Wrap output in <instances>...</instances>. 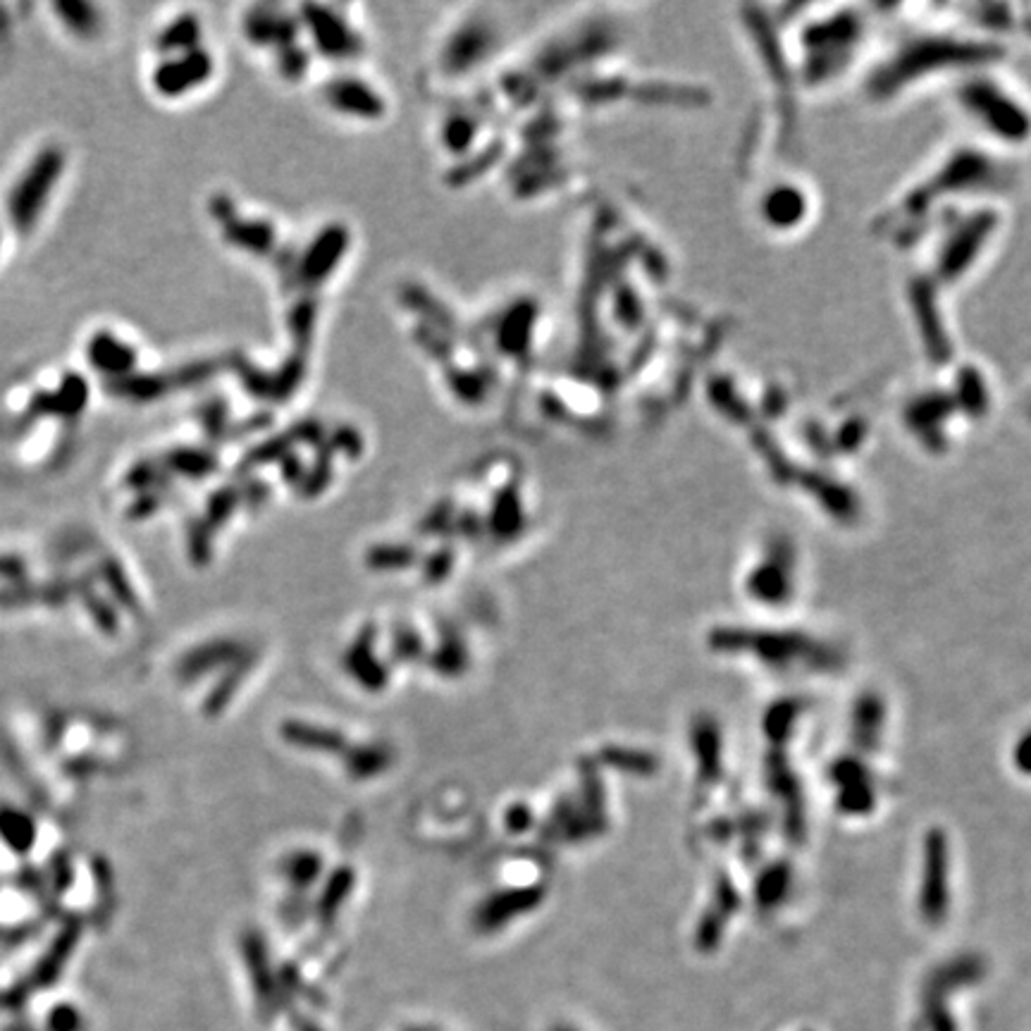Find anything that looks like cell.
<instances>
[{
	"instance_id": "6da1fadb",
	"label": "cell",
	"mask_w": 1031,
	"mask_h": 1031,
	"mask_svg": "<svg viewBox=\"0 0 1031 1031\" xmlns=\"http://www.w3.org/2000/svg\"><path fill=\"white\" fill-rule=\"evenodd\" d=\"M63 172V156L60 151H46L29 165L20 182L10 194V218L15 222L17 232H27L41 215V208L51 199L53 184Z\"/></svg>"
}]
</instances>
